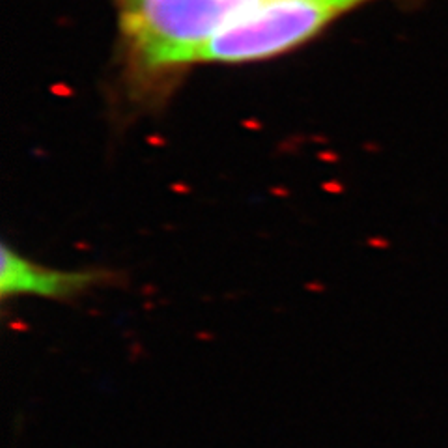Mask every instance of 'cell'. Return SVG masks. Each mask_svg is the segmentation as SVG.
<instances>
[{"instance_id":"1","label":"cell","mask_w":448,"mask_h":448,"mask_svg":"<svg viewBox=\"0 0 448 448\" xmlns=\"http://www.w3.org/2000/svg\"><path fill=\"white\" fill-rule=\"evenodd\" d=\"M269 0H123L121 32L135 78L155 82L196 64L209 39Z\"/></svg>"},{"instance_id":"2","label":"cell","mask_w":448,"mask_h":448,"mask_svg":"<svg viewBox=\"0 0 448 448\" xmlns=\"http://www.w3.org/2000/svg\"><path fill=\"white\" fill-rule=\"evenodd\" d=\"M364 2L370 0H269L211 37L198 62L243 64L278 56Z\"/></svg>"},{"instance_id":"3","label":"cell","mask_w":448,"mask_h":448,"mask_svg":"<svg viewBox=\"0 0 448 448\" xmlns=\"http://www.w3.org/2000/svg\"><path fill=\"white\" fill-rule=\"evenodd\" d=\"M99 280V273L54 269V267H47L24 258L21 252L9 249L7 245L2 247V269H0L2 299H67L86 292Z\"/></svg>"}]
</instances>
